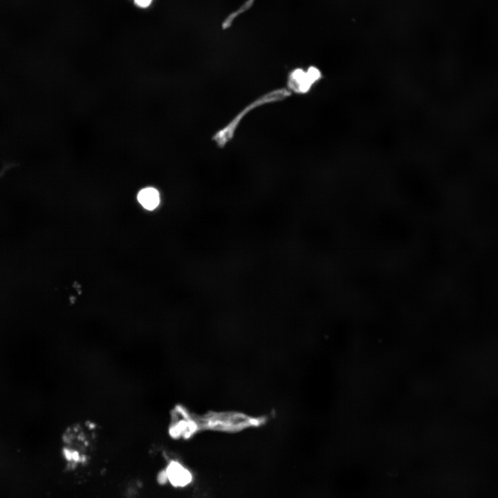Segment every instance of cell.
Wrapping results in <instances>:
<instances>
[{
    "label": "cell",
    "instance_id": "1",
    "mask_svg": "<svg viewBox=\"0 0 498 498\" xmlns=\"http://www.w3.org/2000/svg\"><path fill=\"white\" fill-rule=\"evenodd\" d=\"M262 416L238 411H209L197 414L183 404L172 410L169 427L176 440H187L205 431L234 433L260 426L266 422Z\"/></svg>",
    "mask_w": 498,
    "mask_h": 498
},
{
    "label": "cell",
    "instance_id": "2",
    "mask_svg": "<svg viewBox=\"0 0 498 498\" xmlns=\"http://www.w3.org/2000/svg\"><path fill=\"white\" fill-rule=\"evenodd\" d=\"M99 424L88 417H77L66 422L62 428L63 453L72 462L84 461L101 438Z\"/></svg>",
    "mask_w": 498,
    "mask_h": 498
},
{
    "label": "cell",
    "instance_id": "3",
    "mask_svg": "<svg viewBox=\"0 0 498 498\" xmlns=\"http://www.w3.org/2000/svg\"><path fill=\"white\" fill-rule=\"evenodd\" d=\"M291 94L290 90L286 89H279L272 91L259 97L239 112L226 126L218 131L212 137V140L216 145L223 147L233 137L237 128L241 120L251 110L256 109L265 104L275 102L286 98Z\"/></svg>",
    "mask_w": 498,
    "mask_h": 498
},
{
    "label": "cell",
    "instance_id": "4",
    "mask_svg": "<svg viewBox=\"0 0 498 498\" xmlns=\"http://www.w3.org/2000/svg\"><path fill=\"white\" fill-rule=\"evenodd\" d=\"M323 77L322 71L315 66H310L306 70L296 68L288 75V90L299 94L308 93Z\"/></svg>",
    "mask_w": 498,
    "mask_h": 498
},
{
    "label": "cell",
    "instance_id": "5",
    "mask_svg": "<svg viewBox=\"0 0 498 498\" xmlns=\"http://www.w3.org/2000/svg\"><path fill=\"white\" fill-rule=\"evenodd\" d=\"M161 479L169 482L173 487L184 488L192 482L193 474L183 463L173 459L162 472Z\"/></svg>",
    "mask_w": 498,
    "mask_h": 498
},
{
    "label": "cell",
    "instance_id": "6",
    "mask_svg": "<svg viewBox=\"0 0 498 498\" xmlns=\"http://www.w3.org/2000/svg\"><path fill=\"white\" fill-rule=\"evenodd\" d=\"M137 199L140 205L148 210H154L160 203L159 192L151 187L142 189L138 192Z\"/></svg>",
    "mask_w": 498,
    "mask_h": 498
},
{
    "label": "cell",
    "instance_id": "7",
    "mask_svg": "<svg viewBox=\"0 0 498 498\" xmlns=\"http://www.w3.org/2000/svg\"><path fill=\"white\" fill-rule=\"evenodd\" d=\"M253 1L254 0H248L238 10H237V12L230 15L228 18H226L225 20L223 21L222 25L223 28H228L232 24V22L234 19V18L239 14L248 10L252 6Z\"/></svg>",
    "mask_w": 498,
    "mask_h": 498
},
{
    "label": "cell",
    "instance_id": "8",
    "mask_svg": "<svg viewBox=\"0 0 498 498\" xmlns=\"http://www.w3.org/2000/svg\"><path fill=\"white\" fill-rule=\"evenodd\" d=\"M135 3L140 7H147L151 2V0H134Z\"/></svg>",
    "mask_w": 498,
    "mask_h": 498
}]
</instances>
